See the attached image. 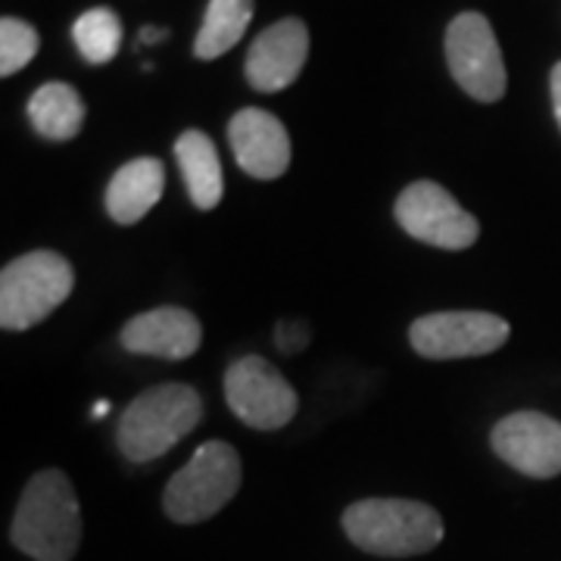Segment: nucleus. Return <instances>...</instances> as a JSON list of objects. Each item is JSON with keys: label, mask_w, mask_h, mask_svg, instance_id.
<instances>
[{"label": "nucleus", "mask_w": 561, "mask_h": 561, "mask_svg": "<svg viewBox=\"0 0 561 561\" xmlns=\"http://www.w3.org/2000/svg\"><path fill=\"white\" fill-rule=\"evenodd\" d=\"M275 343H278L284 353H300L302 346L309 343V328L300 321H280L278 331H275Z\"/></svg>", "instance_id": "aec40b11"}, {"label": "nucleus", "mask_w": 561, "mask_h": 561, "mask_svg": "<svg viewBox=\"0 0 561 561\" xmlns=\"http://www.w3.org/2000/svg\"><path fill=\"white\" fill-rule=\"evenodd\" d=\"M162 191H165L162 162L153 157H138V160L125 162L110 181L106 213L119 225H135L160 203Z\"/></svg>", "instance_id": "4468645a"}, {"label": "nucleus", "mask_w": 561, "mask_h": 561, "mask_svg": "<svg viewBox=\"0 0 561 561\" xmlns=\"http://www.w3.org/2000/svg\"><path fill=\"white\" fill-rule=\"evenodd\" d=\"M343 530L362 552L381 559H409L440 546L443 518L427 502L362 500L343 512Z\"/></svg>", "instance_id": "f03ea898"}, {"label": "nucleus", "mask_w": 561, "mask_h": 561, "mask_svg": "<svg viewBox=\"0 0 561 561\" xmlns=\"http://www.w3.org/2000/svg\"><path fill=\"white\" fill-rule=\"evenodd\" d=\"M122 346L138 356H157V359H187L201 350L203 328L187 309L179 306H160L150 312H140L122 328Z\"/></svg>", "instance_id": "ddd939ff"}, {"label": "nucleus", "mask_w": 561, "mask_h": 561, "mask_svg": "<svg viewBox=\"0 0 561 561\" xmlns=\"http://www.w3.org/2000/svg\"><path fill=\"white\" fill-rule=\"evenodd\" d=\"M549 91H552V110H556V122L561 128V62L552 66V76H549Z\"/></svg>", "instance_id": "412c9836"}, {"label": "nucleus", "mask_w": 561, "mask_h": 561, "mask_svg": "<svg viewBox=\"0 0 561 561\" xmlns=\"http://www.w3.org/2000/svg\"><path fill=\"white\" fill-rule=\"evenodd\" d=\"M446 62L468 98L496 103L505 94V62L493 25L481 13H461L446 28Z\"/></svg>", "instance_id": "0eeeda50"}, {"label": "nucleus", "mask_w": 561, "mask_h": 561, "mask_svg": "<svg viewBox=\"0 0 561 561\" xmlns=\"http://www.w3.org/2000/svg\"><path fill=\"white\" fill-rule=\"evenodd\" d=\"M234 160L250 179L275 181L290 165V135L272 113L247 106L228 125Z\"/></svg>", "instance_id": "f8f14e48"}, {"label": "nucleus", "mask_w": 561, "mask_h": 561, "mask_svg": "<svg viewBox=\"0 0 561 561\" xmlns=\"http://www.w3.org/2000/svg\"><path fill=\"white\" fill-rule=\"evenodd\" d=\"M203 419L201 393L187 383H160L144 390L119 419L122 456L128 461L160 459Z\"/></svg>", "instance_id": "7ed1b4c3"}, {"label": "nucleus", "mask_w": 561, "mask_h": 561, "mask_svg": "<svg viewBox=\"0 0 561 561\" xmlns=\"http://www.w3.org/2000/svg\"><path fill=\"white\" fill-rule=\"evenodd\" d=\"M493 449L527 478L549 481L561 474V421L542 412H515L493 427Z\"/></svg>", "instance_id": "9d476101"}, {"label": "nucleus", "mask_w": 561, "mask_h": 561, "mask_svg": "<svg viewBox=\"0 0 561 561\" xmlns=\"http://www.w3.org/2000/svg\"><path fill=\"white\" fill-rule=\"evenodd\" d=\"M508 321L493 312H434L409 328V341L424 359H474L508 341Z\"/></svg>", "instance_id": "1a4fd4ad"}, {"label": "nucleus", "mask_w": 561, "mask_h": 561, "mask_svg": "<svg viewBox=\"0 0 561 561\" xmlns=\"http://www.w3.org/2000/svg\"><path fill=\"white\" fill-rule=\"evenodd\" d=\"M72 41L88 62H94V66L110 62L119 54L122 44L119 13H113L110 7H94V10L81 13L72 25Z\"/></svg>", "instance_id": "a211bd4d"}, {"label": "nucleus", "mask_w": 561, "mask_h": 561, "mask_svg": "<svg viewBox=\"0 0 561 561\" xmlns=\"http://www.w3.org/2000/svg\"><path fill=\"white\" fill-rule=\"evenodd\" d=\"M106 412H110V402L98 400V405H94V419H103Z\"/></svg>", "instance_id": "5701e85b"}, {"label": "nucleus", "mask_w": 561, "mask_h": 561, "mask_svg": "<svg viewBox=\"0 0 561 561\" xmlns=\"http://www.w3.org/2000/svg\"><path fill=\"white\" fill-rule=\"evenodd\" d=\"M13 546L35 561H72L81 546V508L72 481L47 468L25 483L10 527Z\"/></svg>", "instance_id": "f257e3e1"}, {"label": "nucleus", "mask_w": 561, "mask_h": 561, "mask_svg": "<svg viewBox=\"0 0 561 561\" xmlns=\"http://www.w3.org/2000/svg\"><path fill=\"white\" fill-rule=\"evenodd\" d=\"M256 0H209L201 32L194 38L197 60H219L238 41L253 20Z\"/></svg>", "instance_id": "f3484780"}, {"label": "nucleus", "mask_w": 561, "mask_h": 561, "mask_svg": "<svg viewBox=\"0 0 561 561\" xmlns=\"http://www.w3.org/2000/svg\"><path fill=\"white\" fill-rule=\"evenodd\" d=\"M393 216L409 238L437 250H468L481 234L478 219L437 181L409 184L397 197Z\"/></svg>", "instance_id": "423d86ee"}, {"label": "nucleus", "mask_w": 561, "mask_h": 561, "mask_svg": "<svg viewBox=\"0 0 561 561\" xmlns=\"http://www.w3.org/2000/svg\"><path fill=\"white\" fill-rule=\"evenodd\" d=\"M162 38H169V28H157V25H144L140 28V44H157Z\"/></svg>", "instance_id": "4be33fe9"}, {"label": "nucleus", "mask_w": 561, "mask_h": 561, "mask_svg": "<svg viewBox=\"0 0 561 561\" xmlns=\"http://www.w3.org/2000/svg\"><path fill=\"white\" fill-rule=\"evenodd\" d=\"M241 490V456L234 446L203 443L191 461L169 481L162 508L175 524H201L219 515Z\"/></svg>", "instance_id": "39448f33"}, {"label": "nucleus", "mask_w": 561, "mask_h": 561, "mask_svg": "<svg viewBox=\"0 0 561 561\" xmlns=\"http://www.w3.org/2000/svg\"><path fill=\"white\" fill-rule=\"evenodd\" d=\"M175 160H179L184 187L197 209H216L225 194V179H221V162L216 153V144L206 138L197 128H187L175 140Z\"/></svg>", "instance_id": "2eb2a0df"}, {"label": "nucleus", "mask_w": 561, "mask_h": 561, "mask_svg": "<svg viewBox=\"0 0 561 561\" xmlns=\"http://www.w3.org/2000/svg\"><path fill=\"white\" fill-rule=\"evenodd\" d=\"M228 409L256 431H278L297 415V390L262 356H243L225 375Z\"/></svg>", "instance_id": "6e6552de"}, {"label": "nucleus", "mask_w": 561, "mask_h": 561, "mask_svg": "<svg viewBox=\"0 0 561 561\" xmlns=\"http://www.w3.org/2000/svg\"><path fill=\"white\" fill-rule=\"evenodd\" d=\"M306 57H309V28L302 25V20H280L250 44L243 76L250 88L262 94H275L300 79Z\"/></svg>", "instance_id": "9b49d317"}, {"label": "nucleus", "mask_w": 561, "mask_h": 561, "mask_svg": "<svg viewBox=\"0 0 561 561\" xmlns=\"http://www.w3.org/2000/svg\"><path fill=\"white\" fill-rule=\"evenodd\" d=\"M28 119L41 138L72 140L84 125V101L66 81H47L28 101Z\"/></svg>", "instance_id": "dca6fc26"}, {"label": "nucleus", "mask_w": 561, "mask_h": 561, "mask_svg": "<svg viewBox=\"0 0 561 561\" xmlns=\"http://www.w3.org/2000/svg\"><path fill=\"white\" fill-rule=\"evenodd\" d=\"M76 287V272L54 250H32L0 272V328L28 331L60 309Z\"/></svg>", "instance_id": "20e7f679"}, {"label": "nucleus", "mask_w": 561, "mask_h": 561, "mask_svg": "<svg viewBox=\"0 0 561 561\" xmlns=\"http://www.w3.org/2000/svg\"><path fill=\"white\" fill-rule=\"evenodd\" d=\"M41 38L28 22L3 16L0 20V76L10 79L13 72L25 69L38 54Z\"/></svg>", "instance_id": "6ab92c4d"}]
</instances>
